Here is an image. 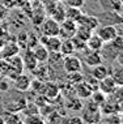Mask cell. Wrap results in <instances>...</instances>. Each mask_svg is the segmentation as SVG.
Returning a JSON list of instances; mask_svg holds the SVG:
<instances>
[{"mask_svg": "<svg viewBox=\"0 0 123 124\" xmlns=\"http://www.w3.org/2000/svg\"><path fill=\"white\" fill-rule=\"evenodd\" d=\"M82 122L84 123H97V122H101L102 118H101V110H99V106H97L94 102L89 103L88 106L84 108V112H82V116H81Z\"/></svg>", "mask_w": 123, "mask_h": 124, "instance_id": "cell-1", "label": "cell"}, {"mask_svg": "<svg viewBox=\"0 0 123 124\" xmlns=\"http://www.w3.org/2000/svg\"><path fill=\"white\" fill-rule=\"evenodd\" d=\"M7 60H8V71H7V76H8L9 78H12V80L16 78L18 75H21V73L25 71L21 56L15 55V56H12V58H9Z\"/></svg>", "mask_w": 123, "mask_h": 124, "instance_id": "cell-2", "label": "cell"}, {"mask_svg": "<svg viewBox=\"0 0 123 124\" xmlns=\"http://www.w3.org/2000/svg\"><path fill=\"white\" fill-rule=\"evenodd\" d=\"M63 69L66 73H72V72H81L82 69V60L79 56L67 55L63 56Z\"/></svg>", "mask_w": 123, "mask_h": 124, "instance_id": "cell-3", "label": "cell"}, {"mask_svg": "<svg viewBox=\"0 0 123 124\" xmlns=\"http://www.w3.org/2000/svg\"><path fill=\"white\" fill-rule=\"evenodd\" d=\"M42 46H45L49 52H59L62 38L59 35H43L38 39Z\"/></svg>", "mask_w": 123, "mask_h": 124, "instance_id": "cell-4", "label": "cell"}, {"mask_svg": "<svg viewBox=\"0 0 123 124\" xmlns=\"http://www.w3.org/2000/svg\"><path fill=\"white\" fill-rule=\"evenodd\" d=\"M76 28H77V22L74 20L64 18L63 21H60V29H59V37L62 39L64 38H72L75 35Z\"/></svg>", "mask_w": 123, "mask_h": 124, "instance_id": "cell-5", "label": "cell"}, {"mask_svg": "<svg viewBox=\"0 0 123 124\" xmlns=\"http://www.w3.org/2000/svg\"><path fill=\"white\" fill-rule=\"evenodd\" d=\"M59 29H60V22H58L52 17L43 20L41 24V31L43 35H59Z\"/></svg>", "mask_w": 123, "mask_h": 124, "instance_id": "cell-6", "label": "cell"}, {"mask_svg": "<svg viewBox=\"0 0 123 124\" xmlns=\"http://www.w3.org/2000/svg\"><path fill=\"white\" fill-rule=\"evenodd\" d=\"M82 62L85 63L88 67H94L102 63V55L99 51H93V50L86 48L84 52H82Z\"/></svg>", "mask_w": 123, "mask_h": 124, "instance_id": "cell-7", "label": "cell"}, {"mask_svg": "<svg viewBox=\"0 0 123 124\" xmlns=\"http://www.w3.org/2000/svg\"><path fill=\"white\" fill-rule=\"evenodd\" d=\"M97 34H98L99 38L104 41V43H109L118 35V30L113 25H106V26H102V28L98 26Z\"/></svg>", "mask_w": 123, "mask_h": 124, "instance_id": "cell-8", "label": "cell"}, {"mask_svg": "<svg viewBox=\"0 0 123 124\" xmlns=\"http://www.w3.org/2000/svg\"><path fill=\"white\" fill-rule=\"evenodd\" d=\"M30 84H32V78L28 75H25L24 72L21 75H18L16 78H13V86L16 90L21 93H25L30 89Z\"/></svg>", "mask_w": 123, "mask_h": 124, "instance_id": "cell-9", "label": "cell"}, {"mask_svg": "<svg viewBox=\"0 0 123 124\" xmlns=\"http://www.w3.org/2000/svg\"><path fill=\"white\" fill-rule=\"evenodd\" d=\"M22 63H24V68L25 71H30L33 72L35 68L38 67L39 63L37 62V59H35L34 54H33V51L30 48H26V51L24 54V56H22Z\"/></svg>", "mask_w": 123, "mask_h": 124, "instance_id": "cell-10", "label": "cell"}, {"mask_svg": "<svg viewBox=\"0 0 123 124\" xmlns=\"http://www.w3.org/2000/svg\"><path fill=\"white\" fill-rule=\"evenodd\" d=\"M76 22H77L79 25H82V26H85V28L90 29L92 31L97 30L98 26H99V20L97 17H94V16H89V15H84V13L80 16V18H79Z\"/></svg>", "mask_w": 123, "mask_h": 124, "instance_id": "cell-11", "label": "cell"}, {"mask_svg": "<svg viewBox=\"0 0 123 124\" xmlns=\"http://www.w3.org/2000/svg\"><path fill=\"white\" fill-rule=\"evenodd\" d=\"M18 51H20V46L17 45V42H8L0 48V56L3 59H9L12 56L17 55Z\"/></svg>", "mask_w": 123, "mask_h": 124, "instance_id": "cell-12", "label": "cell"}, {"mask_svg": "<svg viewBox=\"0 0 123 124\" xmlns=\"http://www.w3.org/2000/svg\"><path fill=\"white\" fill-rule=\"evenodd\" d=\"M115 86H117V84H115V81L113 80V77L110 75L105 77V78L99 80V84H98V89L101 92H104L106 95L111 94V92L115 89Z\"/></svg>", "mask_w": 123, "mask_h": 124, "instance_id": "cell-13", "label": "cell"}, {"mask_svg": "<svg viewBox=\"0 0 123 124\" xmlns=\"http://www.w3.org/2000/svg\"><path fill=\"white\" fill-rule=\"evenodd\" d=\"M33 54H34L35 59H37V62L39 63V64H43V63H47V59H49V55L50 52L46 50L45 46H42L41 43H38L35 47L32 48Z\"/></svg>", "mask_w": 123, "mask_h": 124, "instance_id": "cell-14", "label": "cell"}, {"mask_svg": "<svg viewBox=\"0 0 123 124\" xmlns=\"http://www.w3.org/2000/svg\"><path fill=\"white\" fill-rule=\"evenodd\" d=\"M104 46H105V43L98 37L97 33H94V34L92 33V35L89 37L88 41H86V47L89 50H93V51H101V50L104 48Z\"/></svg>", "mask_w": 123, "mask_h": 124, "instance_id": "cell-15", "label": "cell"}, {"mask_svg": "<svg viewBox=\"0 0 123 124\" xmlns=\"http://www.w3.org/2000/svg\"><path fill=\"white\" fill-rule=\"evenodd\" d=\"M74 92L76 93V97H79L80 99H86V98H89L90 94H92L90 88H89L84 81L74 85Z\"/></svg>", "mask_w": 123, "mask_h": 124, "instance_id": "cell-16", "label": "cell"}, {"mask_svg": "<svg viewBox=\"0 0 123 124\" xmlns=\"http://www.w3.org/2000/svg\"><path fill=\"white\" fill-rule=\"evenodd\" d=\"M90 75L99 81V80L105 78V77H107L109 75H110V68H109V67H106V65H104V64L101 63V64H98V65L92 67Z\"/></svg>", "mask_w": 123, "mask_h": 124, "instance_id": "cell-17", "label": "cell"}, {"mask_svg": "<svg viewBox=\"0 0 123 124\" xmlns=\"http://www.w3.org/2000/svg\"><path fill=\"white\" fill-rule=\"evenodd\" d=\"M59 92H60V89H59V86L56 85L54 82H47L43 85V89H42V93H45V95L47 97L50 99H54L56 97L59 95Z\"/></svg>", "mask_w": 123, "mask_h": 124, "instance_id": "cell-18", "label": "cell"}, {"mask_svg": "<svg viewBox=\"0 0 123 124\" xmlns=\"http://www.w3.org/2000/svg\"><path fill=\"white\" fill-rule=\"evenodd\" d=\"M59 52H60L63 56H67V55H72V54H75V47H74V43H72V39L71 38L62 39L60 47H59Z\"/></svg>", "mask_w": 123, "mask_h": 124, "instance_id": "cell-19", "label": "cell"}, {"mask_svg": "<svg viewBox=\"0 0 123 124\" xmlns=\"http://www.w3.org/2000/svg\"><path fill=\"white\" fill-rule=\"evenodd\" d=\"M110 76L113 77V80L115 81L117 85L123 86V65L118 64V67H113V68H110Z\"/></svg>", "mask_w": 123, "mask_h": 124, "instance_id": "cell-20", "label": "cell"}, {"mask_svg": "<svg viewBox=\"0 0 123 124\" xmlns=\"http://www.w3.org/2000/svg\"><path fill=\"white\" fill-rule=\"evenodd\" d=\"M92 33L93 31L90 29H88V28H85V26L77 24V28H76V31H75L74 37H76V38H79V39H81V41L86 42V41H88V38L92 35Z\"/></svg>", "mask_w": 123, "mask_h": 124, "instance_id": "cell-21", "label": "cell"}, {"mask_svg": "<svg viewBox=\"0 0 123 124\" xmlns=\"http://www.w3.org/2000/svg\"><path fill=\"white\" fill-rule=\"evenodd\" d=\"M82 15L81 9L77 8V7H71L68 5L66 8V18H69V20H74V21H77L80 18V16Z\"/></svg>", "mask_w": 123, "mask_h": 124, "instance_id": "cell-22", "label": "cell"}, {"mask_svg": "<svg viewBox=\"0 0 123 124\" xmlns=\"http://www.w3.org/2000/svg\"><path fill=\"white\" fill-rule=\"evenodd\" d=\"M89 98H90L92 102H94L97 106H101L102 103H104L105 101L107 99V95H106L104 92H101L99 89H97V90H93Z\"/></svg>", "mask_w": 123, "mask_h": 124, "instance_id": "cell-23", "label": "cell"}, {"mask_svg": "<svg viewBox=\"0 0 123 124\" xmlns=\"http://www.w3.org/2000/svg\"><path fill=\"white\" fill-rule=\"evenodd\" d=\"M67 80H68V84L76 85V84L81 82L84 80V76L81 75V72H72V73H67Z\"/></svg>", "mask_w": 123, "mask_h": 124, "instance_id": "cell-24", "label": "cell"}, {"mask_svg": "<svg viewBox=\"0 0 123 124\" xmlns=\"http://www.w3.org/2000/svg\"><path fill=\"white\" fill-rule=\"evenodd\" d=\"M72 43H74V47H75V52L76 51H79V52H84L86 48V42L84 41H81V39H79V38H76V37H72Z\"/></svg>", "mask_w": 123, "mask_h": 124, "instance_id": "cell-25", "label": "cell"}, {"mask_svg": "<svg viewBox=\"0 0 123 124\" xmlns=\"http://www.w3.org/2000/svg\"><path fill=\"white\" fill-rule=\"evenodd\" d=\"M82 81H84L86 85L90 88L92 92H93V90H97V89H98V84H99V81H98L97 78H94V77H93L92 75L89 76V77H84V80H82Z\"/></svg>", "mask_w": 123, "mask_h": 124, "instance_id": "cell-26", "label": "cell"}, {"mask_svg": "<svg viewBox=\"0 0 123 124\" xmlns=\"http://www.w3.org/2000/svg\"><path fill=\"white\" fill-rule=\"evenodd\" d=\"M7 114L9 115V118H3L4 119V123H18V122H22L17 114H9V112H7Z\"/></svg>", "mask_w": 123, "mask_h": 124, "instance_id": "cell-27", "label": "cell"}, {"mask_svg": "<svg viewBox=\"0 0 123 124\" xmlns=\"http://www.w3.org/2000/svg\"><path fill=\"white\" fill-rule=\"evenodd\" d=\"M84 1H85V0H67L68 5H71V7H77V8H80V7L84 4Z\"/></svg>", "mask_w": 123, "mask_h": 124, "instance_id": "cell-28", "label": "cell"}, {"mask_svg": "<svg viewBox=\"0 0 123 124\" xmlns=\"http://www.w3.org/2000/svg\"><path fill=\"white\" fill-rule=\"evenodd\" d=\"M8 89H9V84H8V81H7V80H5V81L3 80V81L0 82V92L4 93V92H7Z\"/></svg>", "mask_w": 123, "mask_h": 124, "instance_id": "cell-29", "label": "cell"}, {"mask_svg": "<svg viewBox=\"0 0 123 124\" xmlns=\"http://www.w3.org/2000/svg\"><path fill=\"white\" fill-rule=\"evenodd\" d=\"M67 122H68V123H71V124H72V123H79V124L84 123L80 116H72V118H69V119L67 120Z\"/></svg>", "mask_w": 123, "mask_h": 124, "instance_id": "cell-30", "label": "cell"}, {"mask_svg": "<svg viewBox=\"0 0 123 124\" xmlns=\"http://www.w3.org/2000/svg\"><path fill=\"white\" fill-rule=\"evenodd\" d=\"M115 59H117L119 65H123V50H121V51L118 52V55L115 56Z\"/></svg>", "mask_w": 123, "mask_h": 124, "instance_id": "cell-31", "label": "cell"}, {"mask_svg": "<svg viewBox=\"0 0 123 124\" xmlns=\"http://www.w3.org/2000/svg\"><path fill=\"white\" fill-rule=\"evenodd\" d=\"M122 35H123V29H122Z\"/></svg>", "mask_w": 123, "mask_h": 124, "instance_id": "cell-32", "label": "cell"}, {"mask_svg": "<svg viewBox=\"0 0 123 124\" xmlns=\"http://www.w3.org/2000/svg\"><path fill=\"white\" fill-rule=\"evenodd\" d=\"M121 3H123V0H121Z\"/></svg>", "mask_w": 123, "mask_h": 124, "instance_id": "cell-33", "label": "cell"}, {"mask_svg": "<svg viewBox=\"0 0 123 124\" xmlns=\"http://www.w3.org/2000/svg\"><path fill=\"white\" fill-rule=\"evenodd\" d=\"M0 75H1V73H0Z\"/></svg>", "mask_w": 123, "mask_h": 124, "instance_id": "cell-34", "label": "cell"}]
</instances>
